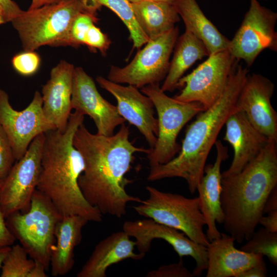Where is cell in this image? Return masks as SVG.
I'll use <instances>...</instances> for the list:
<instances>
[{
    "mask_svg": "<svg viewBox=\"0 0 277 277\" xmlns=\"http://www.w3.org/2000/svg\"><path fill=\"white\" fill-rule=\"evenodd\" d=\"M136 20L149 39L172 29L180 17L173 4L157 1L131 3Z\"/></svg>",
    "mask_w": 277,
    "mask_h": 277,
    "instance_id": "cell-26",
    "label": "cell"
},
{
    "mask_svg": "<svg viewBox=\"0 0 277 277\" xmlns=\"http://www.w3.org/2000/svg\"><path fill=\"white\" fill-rule=\"evenodd\" d=\"M88 222L78 215L65 216L57 222L54 233L56 244L50 254V266L52 276L65 275L73 267L74 250L81 242L82 230Z\"/></svg>",
    "mask_w": 277,
    "mask_h": 277,
    "instance_id": "cell-23",
    "label": "cell"
},
{
    "mask_svg": "<svg viewBox=\"0 0 277 277\" xmlns=\"http://www.w3.org/2000/svg\"><path fill=\"white\" fill-rule=\"evenodd\" d=\"M274 84L260 74H248L237 105L250 123L268 139L277 142V113L271 98Z\"/></svg>",
    "mask_w": 277,
    "mask_h": 277,
    "instance_id": "cell-17",
    "label": "cell"
},
{
    "mask_svg": "<svg viewBox=\"0 0 277 277\" xmlns=\"http://www.w3.org/2000/svg\"><path fill=\"white\" fill-rule=\"evenodd\" d=\"M84 11L80 0H61L36 9L22 11L11 22L24 51L43 46H66L72 24Z\"/></svg>",
    "mask_w": 277,
    "mask_h": 277,
    "instance_id": "cell-5",
    "label": "cell"
},
{
    "mask_svg": "<svg viewBox=\"0 0 277 277\" xmlns=\"http://www.w3.org/2000/svg\"><path fill=\"white\" fill-rule=\"evenodd\" d=\"M131 3H138L144 1H157V2H164L171 4H173L175 0H128Z\"/></svg>",
    "mask_w": 277,
    "mask_h": 277,
    "instance_id": "cell-42",
    "label": "cell"
},
{
    "mask_svg": "<svg viewBox=\"0 0 277 277\" xmlns=\"http://www.w3.org/2000/svg\"><path fill=\"white\" fill-rule=\"evenodd\" d=\"M10 247L0 248V270L1 269L3 262L10 249Z\"/></svg>",
    "mask_w": 277,
    "mask_h": 277,
    "instance_id": "cell-41",
    "label": "cell"
},
{
    "mask_svg": "<svg viewBox=\"0 0 277 277\" xmlns=\"http://www.w3.org/2000/svg\"><path fill=\"white\" fill-rule=\"evenodd\" d=\"M96 80L101 88L115 98L120 114L137 128L152 148L158 134V121L151 99L134 86H123L101 76Z\"/></svg>",
    "mask_w": 277,
    "mask_h": 277,
    "instance_id": "cell-16",
    "label": "cell"
},
{
    "mask_svg": "<svg viewBox=\"0 0 277 277\" xmlns=\"http://www.w3.org/2000/svg\"><path fill=\"white\" fill-rule=\"evenodd\" d=\"M266 216L263 215L259 221L264 228L272 232H277V210L267 213Z\"/></svg>",
    "mask_w": 277,
    "mask_h": 277,
    "instance_id": "cell-38",
    "label": "cell"
},
{
    "mask_svg": "<svg viewBox=\"0 0 277 277\" xmlns=\"http://www.w3.org/2000/svg\"><path fill=\"white\" fill-rule=\"evenodd\" d=\"M179 34V28L175 26L168 32L149 39L128 65L123 67L111 66L107 79L138 89L159 84L167 74Z\"/></svg>",
    "mask_w": 277,
    "mask_h": 277,
    "instance_id": "cell-9",
    "label": "cell"
},
{
    "mask_svg": "<svg viewBox=\"0 0 277 277\" xmlns=\"http://www.w3.org/2000/svg\"><path fill=\"white\" fill-rule=\"evenodd\" d=\"M250 2L249 8L228 48L235 59L243 60L249 67L263 50L277 51L276 13L262 6L257 0Z\"/></svg>",
    "mask_w": 277,
    "mask_h": 277,
    "instance_id": "cell-12",
    "label": "cell"
},
{
    "mask_svg": "<svg viewBox=\"0 0 277 277\" xmlns=\"http://www.w3.org/2000/svg\"><path fill=\"white\" fill-rule=\"evenodd\" d=\"M146 189L148 198L133 207L139 215L181 231L194 242L208 246L209 241L204 231L206 222L199 197L188 198L150 186Z\"/></svg>",
    "mask_w": 277,
    "mask_h": 277,
    "instance_id": "cell-7",
    "label": "cell"
},
{
    "mask_svg": "<svg viewBox=\"0 0 277 277\" xmlns=\"http://www.w3.org/2000/svg\"><path fill=\"white\" fill-rule=\"evenodd\" d=\"M74 66L61 61L50 72V78L43 86V111L46 118L57 130L66 128L72 109L71 96Z\"/></svg>",
    "mask_w": 277,
    "mask_h": 277,
    "instance_id": "cell-19",
    "label": "cell"
},
{
    "mask_svg": "<svg viewBox=\"0 0 277 277\" xmlns=\"http://www.w3.org/2000/svg\"><path fill=\"white\" fill-rule=\"evenodd\" d=\"M276 143L269 140L242 171L222 176L220 197L224 228L239 243L251 237L264 215L268 196L277 186Z\"/></svg>",
    "mask_w": 277,
    "mask_h": 277,
    "instance_id": "cell-4",
    "label": "cell"
},
{
    "mask_svg": "<svg viewBox=\"0 0 277 277\" xmlns=\"http://www.w3.org/2000/svg\"><path fill=\"white\" fill-rule=\"evenodd\" d=\"M216 156L213 164L205 166L204 174L197 190L199 192V206L207 226L206 236L209 241L219 238L221 233L216 223L223 224L224 213L221 203L222 174L221 167L223 161L228 157L227 148L220 141L215 143Z\"/></svg>",
    "mask_w": 277,
    "mask_h": 277,
    "instance_id": "cell-20",
    "label": "cell"
},
{
    "mask_svg": "<svg viewBox=\"0 0 277 277\" xmlns=\"http://www.w3.org/2000/svg\"><path fill=\"white\" fill-rule=\"evenodd\" d=\"M62 217L50 200L36 189L27 212H14L6 218V222L29 257L48 270L56 225Z\"/></svg>",
    "mask_w": 277,
    "mask_h": 277,
    "instance_id": "cell-6",
    "label": "cell"
},
{
    "mask_svg": "<svg viewBox=\"0 0 277 277\" xmlns=\"http://www.w3.org/2000/svg\"><path fill=\"white\" fill-rule=\"evenodd\" d=\"M129 135V127L125 123L111 136L93 134L83 123L74 134L73 145L85 163L78 180L80 188L86 201L102 214L121 218L126 214L129 203L141 201L126 191L133 180L126 175L132 168L135 153L147 154L150 149L134 146Z\"/></svg>",
    "mask_w": 277,
    "mask_h": 277,
    "instance_id": "cell-1",
    "label": "cell"
},
{
    "mask_svg": "<svg viewBox=\"0 0 277 277\" xmlns=\"http://www.w3.org/2000/svg\"><path fill=\"white\" fill-rule=\"evenodd\" d=\"M225 125L226 130L223 140L232 146L234 155L230 167L221 173L222 177L242 171L260 154L270 140L250 123L239 109L228 117Z\"/></svg>",
    "mask_w": 277,
    "mask_h": 277,
    "instance_id": "cell-18",
    "label": "cell"
},
{
    "mask_svg": "<svg viewBox=\"0 0 277 277\" xmlns=\"http://www.w3.org/2000/svg\"><path fill=\"white\" fill-rule=\"evenodd\" d=\"M97 21L96 15L82 11L73 21L71 26L66 46L77 47L83 45L85 31L92 24Z\"/></svg>",
    "mask_w": 277,
    "mask_h": 277,
    "instance_id": "cell-30",
    "label": "cell"
},
{
    "mask_svg": "<svg viewBox=\"0 0 277 277\" xmlns=\"http://www.w3.org/2000/svg\"><path fill=\"white\" fill-rule=\"evenodd\" d=\"M15 240L6 224V219L0 207V248L10 247Z\"/></svg>",
    "mask_w": 277,
    "mask_h": 277,
    "instance_id": "cell-35",
    "label": "cell"
},
{
    "mask_svg": "<svg viewBox=\"0 0 277 277\" xmlns=\"http://www.w3.org/2000/svg\"><path fill=\"white\" fill-rule=\"evenodd\" d=\"M41 63L39 55L35 51H24L13 56L12 64L19 74L28 76L35 73Z\"/></svg>",
    "mask_w": 277,
    "mask_h": 277,
    "instance_id": "cell-31",
    "label": "cell"
},
{
    "mask_svg": "<svg viewBox=\"0 0 277 277\" xmlns=\"http://www.w3.org/2000/svg\"><path fill=\"white\" fill-rule=\"evenodd\" d=\"M0 6L3 10L6 23L11 22L23 11L12 0H0Z\"/></svg>",
    "mask_w": 277,
    "mask_h": 277,
    "instance_id": "cell-36",
    "label": "cell"
},
{
    "mask_svg": "<svg viewBox=\"0 0 277 277\" xmlns=\"http://www.w3.org/2000/svg\"><path fill=\"white\" fill-rule=\"evenodd\" d=\"M173 5L185 26L205 46L209 55L228 49L230 42L205 15L196 0H175Z\"/></svg>",
    "mask_w": 277,
    "mask_h": 277,
    "instance_id": "cell-24",
    "label": "cell"
},
{
    "mask_svg": "<svg viewBox=\"0 0 277 277\" xmlns=\"http://www.w3.org/2000/svg\"><path fill=\"white\" fill-rule=\"evenodd\" d=\"M21 245L10 247L1 267V277H31L35 261Z\"/></svg>",
    "mask_w": 277,
    "mask_h": 277,
    "instance_id": "cell-28",
    "label": "cell"
},
{
    "mask_svg": "<svg viewBox=\"0 0 277 277\" xmlns=\"http://www.w3.org/2000/svg\"><path fill=\"white\" fill-rule=\"evenodd\" d=\"M241 250L248 253L261 254L268 258L277 266V232H270L264 227L255 231Z\"/></svg>",
    "mask_w": 277,
    "mask_h": 277,
    "instance_id": "cell-29",
    "label": "cell"
},
{
    "mask_svg": "<svg viewBox=\"0 0 277 277\" xmlns=\"http://www.w3.org/2000/svg\"><path fill=\"white\" fill-rule=\"evenodd\" d=\"M16 160L8 137L0 124V180L4 181Z\"/></svg>",
    "mask_w": 277,
    "mask_h": 277,
    "instance_id": "cell-33",
    "label": "cell"
},
{
    "mask_svg": "<svg viewBox=\"0 0 277 277\" xmlns=\"http://www.w3.org/2000/svg\"><path fill=\"white\" fill-rule=\"evenodd\" d=\"M148 277H192L191 273L183 264L182 259L177 263L162 266L157 269L149 271Z\"/></svg>",
    "mask_w": 277,
    "mask_h": 277,
    "instance_id": "cell-34",
    "label": "cell"
},
{
    "mask_svg": "<svg viewBox=\"0 0 277 277\" xmlns=\"http://www.w3.org/2000/svg\"><path fill=\"white\" fill-rule=\"evenodd\" d=\"M111 42L107 35L97 27L95 24L91 25L84 32L83 44L92 51L98 50L105 55Z\"/></svg>",
    "mask_w": 277,
    "mask_h": 277,
    "instance_id": "cell-32",
    "label": "cell"
},
{
    "mask_svg": "<svg viewBox=\"0 0 277 277\" xmlns=\"http://www.w3.org/2000/svg\"><path fill=\"white\" fill-rule=\"evenodd\" d=\"M123 230L135 239V247L138 253L145 256L154 239H162L169 244L180 259L189 256L195 262L193 276H200L208 266L207 247L194 242L184 233L148 218L126 221Z\"/></svg>",
    "mask_w": 277,
    "mask_h": 277,
    "instance_id": "cell-14",
    "label": "cell"
},
{
    "mask_svg": "<svg viewBox=\"0 0 277 277\" xmlns=\"http://www.w3.org/2000/svg\"><path fill=\"white\" fill-rule=\"evenodd\" d=\"M71 107L93 120L98 135H113L115 128L126 121L120 114L116 106L101 95L94 80L80 67L74 68Z\"/></svg>",
    "mask_w": 277,
    "mask_h": 277,
    "instance_id": "cell-15",
    "label": "cell"
},
{
    "mask_svg": "<svg viewBox=\"0 0 277 277\" xmlns=\"http://www.w3.org/2000/svg\"><path fill=\"white\" fill-rule=\"evenodd\" d=\"M265 1H267V0H265Z\"/></svg>",
    "mask_w": 277,
    "mask_h": 277,
    "instance_id": "cell-44",
    "label": "cell"
},
{
    "mask_svg": "<svg viewBox=\"0 0 277 277\" xmlns=\"http://www.w3.org/2000/svg\"><path fill=\"white\" fill-rule=\"evenodd\" d=\"M173 57L161 89L172 91L176 88L184 73L198 60L209 56L203 42L189 31L178 37L173 49Z\"/></svg>",
    "mask_w": 277,
    "mask_h": 277,
    "instance_id": "cell-25",
    "label": "cell"
},
{
    "mask_svg": "<svg viewBox=\"0 0 277 277\" xmlns=\"http://www.w3.org/2000/svg\"><path fill=\"white\" fill-rule=\"evenodd\" d=\"M44 138L42 133L32 141L24 155L16 161L3 181L0 207L5 219L14 212L29 208L40 173Z\"/></svg>",
    "mask_w": 277,
    "mask_h": 277,
    "instance_id": "cell-11",
    "label": "cell"
},
{
    "mask_svg": "<svg viewBox=\"0 0 277 277\" xmlns=\"http://www.w3.org/2000/svg\"><path fill=\"white\" fill-rule=\"evenodd\" d=\"M238 60L225 49L209 55L191 73L183 76L176 88H182L174 98L184 102H197L205 110L223 93Z\"/></svg>",
    "mask_w": 277,
    "mask_h": 277,
    "instance_id": "cell-10",
    "label": "cell"
},
{
    "mask_svg": "<svg viewBox=\"0 0 277 277\" xmlns=\"http://www.w3.org/2000/svg\"><path fill=\"white\" fill-rule=\"evenodd\" d=\"M61 1V0H60Z\"/></svg>",
    "mask_w": 277,
    "mask_h": 277,
    "instance_id": "cell-45",
    "label": "cell"
},
{
    "mask_svg": "<svg viewBox=\"0 0 277 277\" xmlns=\"http://www.w3.org/2000/svg\"><path fill=\"white\" fill-rule=\"evenodd\" d=\"M234 242L232 236L224 233L209 242L206 277H238L264 260L262 255L237 249Z\"/></svg>",
    "mask_w": 277,
    "mask_h": 277,
    "instance_id": "cell-21",
    "label": "cell"
},
{
    "mask_svg": "<svg viewBox=\"0 0 277 277\" xmlns=\"http://www.w3.org/2000/svg\"><path fill=\"white\" fill-rule=\"evenodd\" d=\"M85 12L96 15L97 11L105 6L113 12L127 27L133 47L140 48L149 40L138 25L128 0H80Z\"/></svg>",
    "mask_w": 277,
    "mask_h": 277,
    "instance_id": "cell-27",
    "label": "cell"
},
{
    "mask_svg": "<svg viewBox=\"0 0 277 277\" xmlns=\"http://www.w3.org/2000/svg\"><path fill=\"white\" fill-rule=\"evenodd\" d=\"M60 1V0H32L31 5L28 9L32 10L36 9L45 5L56 3Z\"/></svg>",
    "mask_w": 277,
    "mask_h": 277,
    "instance_id": "cell-40",
    "label": "cell"
},
{
    "mask_svg": "<svg viewBox=\"0 0 277 277\" xmlns=\"http://www.w3.org/2000/svg\"><path fill=\"white\" fill-rule=\"evenodd\" d=\"M135 241L124 231L114 232L101 241L77 273V277H106L107 269L123 260H140L145 255L134 252Z\"/></svg>",
    "mask_w": 277,
    "mask_h": 277,
    "instance_id": "cell-22",
    "label": "cell"
},
{
    "mask_svg": "<svg viewBox=\"0 0 277 277\" xmlns=\"http://www.w3.org/2000/svg\"><path fill=\"white\" fill-rule=\"evenodd\" d=\"M0 124L8 137L16 161L24 155L37 136L56 129L44 114L42 95L38 91L35 92L27 107L17 111L10 104L7 93L0 89Z\"/></svg>",
    "mask_w": 277,
    "mask_h": 277,
    "instance_id": "cell-13",
    "label": "cell"
},
{
    "mask_svg": "<svg viewBox=\"0 0 277 277\" xmlns=\"http://www.w3.org/2000/svg\"><path fill=\"white\" fill-rule=\"evenodd\" d=\"M141 91L151 99L157 114L156 141L147 154L151 168L164 164L175 156L181 147L176 141L180 132L204 109L199 103L182 102L168 96L161 89L159 84L144 86Z\"/></svg>",
    "mask_w": 277,
    "mask_h": 277,
    "instance_id": "cell-8",
    "label": "cell"
},
{
    "mask_svg": "<svg viewBox=\"0 0 277 277\" xmlns=\"http://www.w3.org/2000/svg\"><path fill=\"white\" fill-rule=\"evenodd\" d=\"M267 276V267L263 260L241 273L238 277H265Z\"/></svg>",
    "mask_w": 277,
    "mask_h": 277,
    "instance_id": "cell-37",
    "label": "cell"
},
{
    "mask_svg": "<svg viewBox=\"0 0 277 277\" xmlns=\"http://www.w3.org/2000/svg\"><path fill=\"white\" fill-rule=\"evenodd\" d=\"M84 120V115L75 111L64 131L53 129L44 133L36 189L50 200L62 217L78 215L89 222H101L103 214L86 201L78 183L85 163L73 140Z\"/></svg>",
    "mask_w": 277,
    "mask_h": 277,
    "instance_id": "cell-2",
    "label": "cell"
},
{
    "mask_svg": "<svg viewBox=\"0 0 277 277\" xmlns=\"http://www.w3.org/2000/svg\"><path fill=\"white\" fill-rule=\"evenodd\" d=\"M277 210V188L275 187L268 196L264 208V214Z\"/></svg>",
    "mask_w": 277,
    "mask_h": 277,
    "instance_id": "cell-39",
    "label": "cell"
},
{
    "mask_svg": "<svg viewBox=\"0 0 277 277\" xmlns=\"http://www.w3.org/2000/svg\"><path fill=\"white\" fill-rule=\"evenodd\" d=\"M248 70L237 65L219 98L210 108L199 114L187 128L178 155L168 162L150 168L147 180L181 177L191 194L196 190L210 150L228 117L239 109V96Z\"/></svg>",
    "mask_w": 277,
    "mask_h": 277,
    "instance_id": "cell-3",
    "label": "cell"
},
{
    "mask_svg": "<svg viewBox=\"0 0 277 277\" xmlns=\"http://www.w3.org/2000/svg\"><path fill=\"white\" fill-rule=\"evenodd\" d=\"M4 23H6V21L3 10L0 6V25Z\"/></svg>",
    "mask_w": 277,
    "mask_h": 277,
    "instance_id": "cell-43",
    "label": "cell"
}]
</instances>
